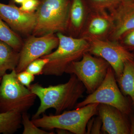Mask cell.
<instances>
[{
  "instance_id": "obj_1",
  "label": "cell",
  "mask_w": 134,
  "mask_h": 134,
  "mask_svg": "<svg viewBox=\"0 0 134 134\" xmlns=\"http://www.w3.org/2000/svg\"><path fill=\"white\" fill-rule=\"evenodd\" d=\"M70 75L69 80L65 83L47 87L38 83L31 84L29 89L40 100V105L32 119L38 118L50 108H53L55 114H59L75 108L86 90L75 75Z\"/></svg>"
},
{
  "instance_id": "obj_2",
  "label": "cell",
  "mask_w": 134,
  "mask_h": 134,
  "mask_svg": "<svg viewBox=\"0 0 134 134\" xmlns=\"http://www.w3.org/2000/svg\"><path fill=\"white\" fill-rule=\"evenodd\" d=\"M57 36L59 39L57 49L41 57L49 60L43 70L45 75L61 76L72 62L81 59L89 52V44L85 39L66 36L62 32H58Z\"/></svg>"
},
{
  "instance_id": "obj_3",
  "label": "cell",
  "mask_w": 134,
  "mask_h": 134,
  "mask_svg": "<svg viewBox=\"0 0 134 134\" xmlns=\"http://www.w3.org/2000/svg\"><path fill=\"white\" fill-rule=\"evenodd\" d=\"M99 105L98 103L90 104L54 115L43 114L41 118L31 120L37 126L46 129H64L72 133L86 134L88 121L94 115H98Z\"/></svg>"
},
{
  "instance_id": "obj_4",
  "label": "cell",
  "mask_w": 134,
  "mask_h": 134,
  "mask_svg": "<svg viewBox=\"0 0 134 134\" xmlns=\"http://www.w3.org/2000/svg\"><path fill=\"white\" fill-rule=\"evenodd\" d=\"M70 7L68 0H42L36 10L37 23L32 35L67 31Z\"/></svg>"
},
{
  "instance_id": "obj_5",
  "label": "cell",
  "mask_w": 134,
  "mask_h": 134,
  "mask_svg": "<svg viewBox=\"0 0 134 134\" xmlns=\"http://www.w3.org/2000/svg\"><path fill=\"white\" fill-rule=\"evenodd\" d=\"M37 96L20 83L15 70L3 76L0 83V113L26 112L34 104Z\"/></svg>"
},
{
  "instance_id": "obj_6",
  "label": "cell",
  "mask_w": 134,
  "mask_h": 134,
  "mask_svg": "<svg viewBox=\"0 0 134 134\" xmlns=\"http://www.w3.org/2000/svg\"><path fill=\"white\" fill-rule=\"evenodd\" d=\"M93 103L105 104L114 107L127 115L133 111L131 99L123 95L117 84L115 74L110 66L104 81L96 90L76 104L75 108Z\"/></svg>"
},
{
  "instance_id": "obj_7",
  "label": "cell",
  "mask_w": 134,
  "mask_h": 134,
  "mask_svg": "<svg viewBox=\"0 0 134 134\" xmlns=\"http://www.w3.org/2000/svg\"><path fill=\"white\" fill-rule=\"evenodd\" d=\"M110 66L103 58L86 52L81 59L72 62L65 73L75 75L83 84L87 93L90 94L102 83Z\"/></svg>"
},
{
  "instance_id": "obj_8",
  "label": "cell",
  "mask_w": 134,
  "mask_h": 134,
  "mask_svg": "<svg viewBox=\"0 0 134 134\" xmlns=\"http://www.w3.org/2000/svg\"><path fill=\"white\" fill-rule=\"evenodd\" d=\"M85 39L89 44L88 52L106 61L113 70L116 79L122 74L125 63L134 59V54L119 42L96 38Z\"/></svg>"
},
{
  "instance_id": "obj_9",
  "label": "cell",
  "mask_w": 134,
  "mask_h": 134,
  "mask_svg": "<svg viewBox=\"0 0 134 134\" xmlns=\"http://www.w3.org/2000/svg\"><path fill=\"white\" fill-rule=\"evenodd\" d=\"M58 37L51 33L41 36H30L23 44L20 52L18 64L16 68L17 73L25 70L30 63L48 54L58 47Z\"/></svg>"
},
{
  "instance_id": "obj_10",
  "label": "cell",
  "mask_w": 134,
  "mask_h": 134,
  "mask_svg": "<svg viewBox=\"0 0 134 134\" xmlns=\"http://www.w3.org/2000/svg\"><path fill=\"white\" fill-rule=\"evenodd\" d=\"M0 17L14 31L25 35L32 33L37 23L36 12H24L14 4L0 2Z\"/></svg>"
},
{
  "instance_id": "obj_11",
  "label": "cell",
  "mask_w": 134,
  "mask_h": 134,
  "mask_svg": "<svg viewBox=\"0 0 134 134\" xmlns=\"http://www.w3.org/2000/svg\"><path fill=\"white\" fill-rule=\"evenodd\" d=\"M113 26L108 11L89 10L79 37L108 40Z\"/></svg>"
},
{
  "instance_id": "obj_12",
  "label": "cell",
  "mask_w": 134,
  "mask_h": 134,
  "mask_svg": "<svg viewBox=\"0 0 134 134\" xmlns=\"http://www.w3.org/2000/svg\"><path fill=\"white\" fill-rule=\"evenodd\" d=\"M108 12L114 26L108 40L119 42L127 32L134 29V0H123Z\"/></svg>"
},
{
  "instance_id": "obj_13",
  "label": "cell",
  "mask_w": 134,
  "mask_h": 134,
  "mask_svg": "<svg viewBox=\"0 0 134 134\" xmlns=\"http://www.w3.org/2000/svg\"><path fill=\"white\" fill-rule=\"evenodd\" d=\"M98 115L102 121V132L109 134H130V121L126 114L117 108L99 104Z\"/></svg>"
},
{
  "instance_id": "obj_14",
  "label": "cell",
  "mask_w": 134,
  "mask_h": 134,
  "mask_svg": "<svg viewBox=\"0 0 134 134\" xmlns=\"http://www.w3.org/2000/svg\"><path fill=\"white\" fill-rule=\"evenodd\" d=\"M88 12H86L82 0H73L70 8L68 30L80 34Z\"/></svg>"
},
{
  "instance_id": "obj_15",
  "label": "cell",
  "mask_w": 134,
  "mask_h": 134,
  "mask_svg": "<svg viewBox=\"0 0 134 134\" xmlns=\"http://www.w3.org/2000/svg\"><path fill=\"white\" fill-rule=\"evenodd\" d=\"M116 80L123 95L129 97L134 110V59L125 63L122 74Z\"/></svg>"
},
{
  "instance_id": "obj_16",
  "label": "cell",
  "mask_w": 134,
  "mask_h": 134,
  "mask_svg": "<svg viewBox=\"0 0 134 134\" xmlns=\"http://www.w3.org/2000/svg\"><path fill=\"white\" fill-rule=\"evenodd\" d=\"M19 52L0 40V78L7 70H15L19 59Z\"/></svg>"
},
{
  "instance_id": "obj_17",
  "label": "cell",
  "mask_w": 134,
  "mask_h": 134,
  "mask_svg": "<svg viewBox=\"0 0 134 134\" xmlns=\"http://www.w3.org/2000/svg\"><path fill=\"white\" fill-rule=\"evenodd\" d=\"M21 124V113L15 111L0 113V134L14 133Z\"/></svg>"
},
{
  "instance_id": "obj_18",
  "label": "cell",
  "mask_w": 134,
  "mask_h": 134,
  "mask_svg": "<svg viewBox=\"0 0 134 134\" xmlns=\"http://www.w3.org/2000/svg\"><path fill=\"white\" fill-rule=\"evenodd\" d=\"M4 21L0 17V40L7 44L16 51L20 52L23 44L21 39Z\"/></svg>"
},
{
  "instance_id": "obj_19",
  "label": "cell",
  "mask_w": 134,
  "mask_h": 134,
  "mask_svg": "<svg viewBox=\"0 0 134 134\" xmlns=\"http://www.w3.org/2000/svg\"><path fill=\"white\" fill-rule=\"evenodd\" d=\"M90 2V11H103L108 12L115 8L123 0H89Z\"/></svg>"
},
{
  "instance_id": "obj_20",
  "label": "cell",
  "mask_w": 134,
  "mask_h": 134,
  "mask_svg": "<svg viewBox=\"0 0 134 134\" xmlns=\"http://www.w3.org/2000/svg\"><path fill=\"white\" fill-rule=\"evenodd\" d=\"M22 124L23 125V134H53L52 132H48L43 130L37 126L30 120L27 113L22 114Z\"/></svg>"
},
{
  "instance_id": "obj_21",
  "label": "cell",
  "mask_w": 134,
  "mask_h": 134,
  "mask_svg": "<svg viewBox=\"0 0 134 134\" xmlns=\"http://www.w3.org/2000/svg\"><path fill=\"white\" fill-rule=\"evenodd\" d=\"M48 62L47 58H38L30 63L25 70L34 76L42 74L44 68Z\"/></svg>"
},
{
  "instance_id": "obj_22",
  "label": "cell",
  "mask_w": 134,
  "mask_h": 134,
  "mask_svg": "<svg viewBox=\"0 0 134 134\" xmlns=\"http://www.w3.org/2000/svg\"><path fill=\"white\" fill-rule=\"evenodd\" d=\"M102 121L99 116L92 117L87 123L86 134L102 133Z\"/></svg>"
},
{
  "instance_id": "obj_23",
  "label": "cell",
  "mask_w": 134,
  "mask_h": 134,
  "mask_svg": "<svg viewBox=\"0 0 134 134\" xmlns=\"http://www.w3.org/2000/svg\"><path fill=\"white\" fill-rule=\"evenodd\" d=\"M17 77L20 83L29 89L35 79V76L25 70L17 73Z\"/></svg>"
},
{
  "instance_id": "obj_24",
  "label": "cell",
  "mask_w": 134,
  "mask_h": 134,
  "mask_svg": "<svg viewBox=\"0 0 134 134\" xmlns=\"http://www.w3.org/2000/svg\"><path fill=\"white\" fill-rule=\"evenodd\" d=\"M121 40L122 43H119L129 51H134V29L127 32Z\"/></svg>"
},
{
  "instance_id": "obj_25",
  "label": "cell",
  "mask_w": 134,
  "mask_h": 134,
  "mask_svg": "<svg viewBox=\"0 0 134 134\" xmlns=\"http://www.w3.org/2000/svg\"><path fill=\"white\" fill-rule=\"evenodd\" d=\"M40 2L39 0H25L21 4L20 9L24 12H33L37 9Z\"/></svg>"
},
{
  "instance_id": "obj_26",
  "label": "cell",
  "mask_w": 134,
  "mask_h": 134,
  "mask_svg": "<svg viewBox=\"0 0 134 134\" xmlns=\"http://www.w3.org/2000/svg\"><path fill=\"white\" fill-rule=\"evenodd\" d=\"M129 115L130 134H134V112L132 111Z\"/></svg>"
},
{
  "instance_id": "obj_27",
  "label": "cell",
  "mask_w": 134,
  "mask_h": 134,
  "mask_svg": "<svg viewBox=\"0 0 134 134\" xmlns=\"http://www.w3.org/2000/svg\"><path fill=\"white\" fill-rule=\"evenodd\" d=\"M13 1L16 3L22 4L25 0H13Z\"/></svg>"
},
{
  "instance_id": "obj_28",
  "label": "cell",
  "mask_w": 134,
  "mask_h": 134,
  "mask_svg": "<svg viewBox=\"0 0 134 134\" xmlns=\"http://www.w3.org/2000/svg\"><path fill=\"white\" fill-rule=\"evenodd\" d=\"M2 79V77L0 78V83H1V81Z\"/></svg>"
},
{
  "instance_id": "obj_29",
  "label": "cell",
  "mask_w": 134,
  "mask_h": 134,
  "mask_svg": "<svg viewBox=\"0 0 134 134\" xmlns=\"http://www.w3.org/2000/svg\"></svg>"
}]
</instances>
